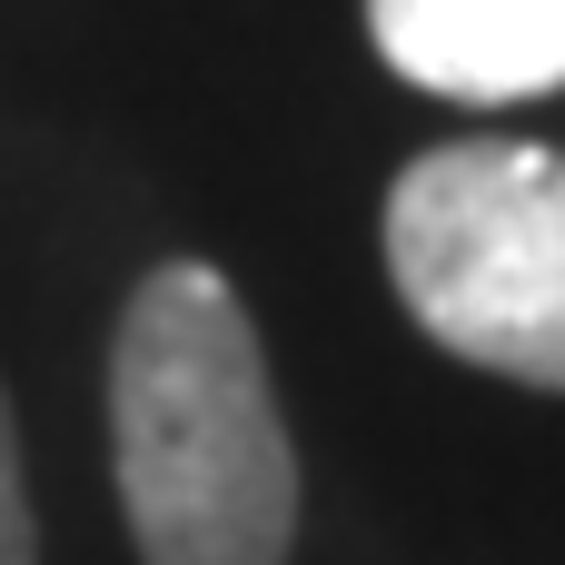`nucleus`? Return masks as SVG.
I'll return each instance as SVG.
<instances>
[{
	"label": "nucleus",
	"mask_w": 565,
	"mask_h": 565,
	"mask_svg": "<svg viewBox=\"0 0 565 565\" xmlns=\"http://www.w3.org/2000/svg\"><path fill=\"white\" fill-rule=\"evenodd\" d=\"M109 457L139 565H288L298 447L218 268L169 258L139 278L109 338Z\"/></svg>",
	"instance_id": "obj_1"
},
{
	"label": "nucleus",
	"mask_w": 565,
	"mask_h": 565,
	"mask_svg": "<svg viewBox=\"0 0 565 565\" xmlns=\"http://www.w3.org/2000/svg\"><path fill=\"white\" fill-rule=\"evenodd\" d=\"M387 278L447 358L565 397V149L457 139L407 159L387 189Z\"/></svg>",
	"instance_id": "obj_2"
},
{
	"label": "nucleus",
	"mask_w": 565,
	"mask_h": 565,
	"mask_svg": "<svg viewBox=\"0 0 565 565\" xmlns=\"http://www.w3.org/2000/svg\"><path fill=\"white\" fill-rule=\"evenodd\" d=\"M367 40L437 99H546L565 89V0H367Z\"/></svg>",
	"instance_id": "obj_3"
},
{
	"label": "nucleus",
	"mask_w": 565,
	"mask_h": 565,
	"mask_svg": "<svg viewBox=\"0 0 565 565\" xmlns=\"http://www.w3.org/2000/svg\"><path fill=\"white\" fill-rule=\"evenodd\" d=\"M0 565H40V526H30V487H20V427L0 397Z\"/></svg>",
	"instance_id": "obj_4"
}]
</instances>
